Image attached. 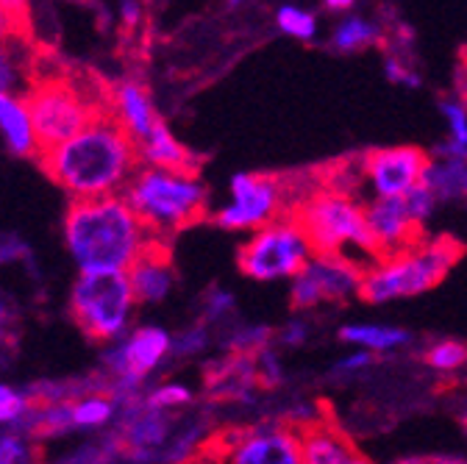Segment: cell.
<instances>
[{
    "label": "cell",
    "mask_w": 467,
    "mask_h": 464,
    "mask_svg": "<svg viewBox=\"0 0 467 464\" xmlns=\"http://www.w3.org/2000/svg\"><path fill=\"white\" fill-rule=\"evenodd\" d=\"M39 164L50 181L70 195V201L123 195L142 167L140 145L109 111L67 142L42 150Z\"/></svg>",
    "instance_id": "obj_1"
},
{
    "label": "cell",
    "mask_w": 467,
    "mask_h": 464,
    "mask_svg": "<svg viewBox=\"0 0 467 464\" xmlns=\"http://www.w3.org/2000/svg\"><path fill=\"white\" fill-rule=\"evenodd\" d=\"M62 231L81 273H129L159 242L123 195L70 201Z\"/></svg>",
    "instance_id": "obj_2"
},
{
    "label": "cell",
    "mask_w": 467,
    "mask_h": 464,
    "mask_svg": "<svg viewBox=\"0 0 467 464\" xmlns=\"http://www.w3.org/2000/svg\"><path fill=\"white\" fill-rule=\"evenodd\" d=\"M123 198L159 242L201 222L209 211V190L198 170L140 167Z\"/></svg>",
    "instance_id": "obj_3"
},
{
    "label": "cell",
    "mask_w": 467,
    "mask_h": 464,
    "mask_svg": "<svg viewBox=\"0 0 467 464\" xmlns=\"http://www.w3.org/2000/svg\"><path fill=\"white\" fill-rule=\"evenodd\" d=\"M462 253L464 248L453 237H423L418 245L400 253L379 256L365 267L362 301L370 306H387L426 295L448 278Z\"/></svg>",
    "instance_id": "obj_4"
},
{
    "label": "cell",
    "mask_w": 467,
    "mask_h": 464,
    "mask_svg": "<svg viewBox=\"0 0 467 464\" xmlns=\"http://www.w3.org/2000/svg\"><path fill=\"white\" fill-rule=\"evenodd\" d=\"M292 214L304 225L315 253L348 256L365 267L379 259L368 225V203L359 198L317 184V190H312Z\"/></svg>",
    "instance_id": "obj_5"
},
{
    "label": "cell",
    "mask_w": 467,
    "mask_h": 464,
    "mask_svg": "<svg viewBox=\"0 0 467 464\" xmlns=\"http://www.w3.org/2000/svg\"><path fill=\"white\" fill-rule=\"evenodd\" d=\"M26 103L39 153L67 142L106 111V95H95L92 89L58 73L39 76L26 92Z\"/></svg>",
    "instance_id": "obj_6"
},
{
    "label": "cell",
    "mask_w": 467,
    "mask_h": 464,
    "mask_svg": "<svg viewBox=\"0 0 467 464\" xmlns=\"http://www.w3.org/2000/svg\"><path fill=\"white\" fill-rule=\"evenodd\" d=\"M137 295L129 273H81L70 289V317L98 345H111L131 331Z\"/></svg>",
    "instance_id": "obj_7"
},
{
    "label": "cell",
    "mask_w": 467,
    "mask_h": 464,
    "mask_svg": "<svg viewBox=\"0 0 467 464\" xmlns=\"http://www.w3.org/2000/svg\"><path fill=\"white\" fill-rule=\"evenodd\" d=\"M315 256L304 225L296 214H284L270 225L248 234L240 245L237 264L240 273L259 284L292 281Z\"/></svg>",
    "instance_id": "obj_8"
},
{
    "label": "cell",
    "mask_w": 467,
    "mask_h": 464,
    "mask_svg": "<svg viewBox=\"0 0 467 464\" xmlns=\"http://www.w3.org/2000/svg\"><path fill=\"white\" fill-rule=\"evenodd\" d=\"M296 203L281 179L265 176V172H237L228 181V201L214 209L212 222L223 231H254L270 225L273 220L292 214Z\"/></svg>",
    "instance_id": "obj_9"
},
{
    "label": "cell",
    "mask_w": 467,
    "mask_h": 464,
    "mask_svg": "<svg viewBox=\"0 0 467 464\" xmlns=\"http://www.w3.org/2000/svg\"><path fill=\"white\" fill-rule=\"evenodd\" d=\"M223 464H304L301 431L278 420L217 428L206 445Z\"/></svg>",
    "instance_id": "obj_10"
},
{
    "label": "cell",
    "mask_w": 467,
    "mask_h": 464,
    "mask_svg": "<svg viewBox=\"0 0 467 464\" xmlns=\"http://www.w3.org/2000/svg\"><path fill=\"white\" fill-rule=\"evenodd\" d=\"M365 264L348 256L315 253L312 262L289 281V306L296 312H315L323 306H348L362 298Z\"/></svg>",
    "instance_id": "obj_11"
},
{
    "label": "cell",
    "mask_w": 467,
    "mask_h": 464,
    "mask_svg": "<svg viewBox=\"0 0 467 464\" xmlns=\"http://www.w3.org/2000/svg\"><path fill=\"white\" fill-rule=\"evenodd\" d=\"M203 400L209 406H225L237 415L254 420H267L270 395L262 392L254 356L220 354L203 365Z\"/></svg>",
    "instance_id": "obj_12"
},
{
    "label": "cell",
    "mask_w": 467,
    "mask_h": 464,
    "mask_svg": "<svg viewBox=\"0 0 467 464\" xmlns=\"http://www.w3.org/2000/svg\"><path fill=\"white\" fill-rule=\"evenodd\" d=\"M429 153L415 145H395L379 148L362 156L365 190L373 195L370 201L381 198H406L415 187L423 184Z\"/></svg>",
    "instance_id": "obj_13"
},
{
    "label": "cell",
    "mask_w": 467,
    "mask_h": 464,
    "mask_svg": "<svg viewBox=\"0 0 467 464\" xmlns=\"http://www.w3.org/2000/svg\"><path fill=\"white\" fill-rule=\"evenodd\" d=\"M106 111L126 129V134L142 145L164 120L159 118V108L153 103V95L148 87L137 78H123L117 81L106 92Z\"/></svg>",
    "instance_id": "obj_14"
},
{
    "label": "cell",
    "mask_w": 467,
    "mask_h": 464,
    "mask_svg": "<svg viewBox=\"0 0 467 464\" xmlns=\"http://www.w3.org/2000/svg\"><path fill=\"white\" fill-rule=\"evenodd\" d=\"M301 448L304 464H373V459L339 420L331 418V412L301 431Z\"/></svg>",
    "instance_id": "obj_15"
},
{
    "label": "cell",
    "mask_w": 467,
    "mask_h": 464,
    "mask_svg": "<svg viewBox=\"0 0 467 464\" xmlns=\"http://www.w3.org/2000/svg\"><path fill=\"white\" fill-rule=\"evenodd\" d=\"M368 225H370L379 256L400 253L406 248L418 245L426 237V231L409 217L403 198L368 201Z\"/></svg>",
    "instance_id": "obj_16"
},
{
    "label": "cell",
    "mask_w": 467,
    "mask_h": 464,
    "mask_svg": "<svg viewBox=\"0 0 467 464\" xmlns=\"http://www.w3.org/2000/svg\"><path fill=\"white\" fill-rule=\"evenodd\" d=\"M337 336L350 351H368L373 356H395L403 354L409 345L415 342L412 331L395 325V323H381V320H354L342 323L337 328Z\"/></svg>",
    "instance_id": "obj_17"
},
{
    "label": "cell",
    "mask_w": 467,
    "mask_h": 464,
    "mask_svg": "<svg viewBox=\"0 0 467 464\" xmlns=\"http://www.w3.org/2000/svg\"><path fill=\"white\" fill-rule=\"evenodd\" d=\"M131 286H134V295L140 304H161L172 295L175 289V264L170 256L167 242H156L131 270H129Z\"/></svg>",
    "instance_id": "obj_18"
},
{
    "label": "cell",
    "mask_w": 467,
    "mask_h": 464,
    "mask_svg": "<svg viewBox=\"0 0 467 464\" xmlns=\"http://www.w3.org/2000/svg\"><path fill=\"white\" fill-rule=\"evenodd\" d=\"M423 184L442 203H467V153L437 148L429 159Z\"/></svg>",
    "instance_id": "obj_19"
},
{
    "label": "cell",
    "mask_w": 467,
    "mask_h": 464,
    "mask_svg": "<svg viewBox=\"0 0 467 464\" xmlns=\"http://www.w3.org/2000/svg\"><path fill=\"white\" fill-rule=\"evenodd\" d=\"M36 78H39L36 53L26 39V34L0 39V92L26 95Z\"/></svg>",
    "instance_id": "obj_20"
},
{
    "label": "cell",
    "mask_w": 467,
    "mask_h": 464,
    "mask_svg": "<svg viewBox=\"0 0 467 464\" xmlns=\"http://www.w3.org/2000/svg\"><path fill=\"white\" fill-rule=\"evenodd\" d=\"M0 137L15 156L39 153V142L34 134V123L28 114L26 95L0 92Z\"/></svg>",
    "instance_id": "obj_21"
},
{
    "label": "cell",
    "mask_w": 467,
    "mask_h": 464,
    "mask_svg": "<svg viewBox=\"0 0 467 464\" xmlns=\"http://www.w3.org/2000/svg\"><path fill=\"white\" fill-rule=\"evenodd\" d=\"M140 161L142 167H159V170H198V159L167 129V123H161L140 145Z\"/></svg>",
    "instance_id": "obj_22"
},
{
    "label": "cell",
    "mask_w": 467,
    "mask_h": 464,
    "mask_svg": "<svg viewBox=\"0 0 467 464\" xmlns=\"http://www.w3.org/2000/svg\"><path fill=\"white\" fill-rule=\"evenodd\" d=\"M273 345H275V328L267 323L237 320L217 334L220 354H231V356H256Z\"/></svg>",
    "instance_id": "obj_23"
},
{
    "label": "cell",
    "mask_w": 467,
    "mask_h": 464,
    "mask_svg": "<svg viewBox=\"0 0 467 464\" xmlns=\"http://www.w3.org/2000/svg\"><path fill=\"white\" fill-rule=\"evenodd\" d=\"M70 412H73L76 431H100V428H114L120 406L109 395H87L70 403Z\"/></svg>",
    "instance_id": "obj_24"
},
{
    "label": "cell",
    "mask_w": 467,
    "mask_h": 464,
    "mask_svg": "<svg viewBox=\"0 0 467 464\" xmlns=\"http://www.w3.org/2000/svg\"><path fill=\"white\" fill-rule=\"evenodd\" d=\"M384 39V31L379 23L362 17V15H350L345 20L337 23L334 34H331V45L342 53H354V50H365L373 47Z\"/></svg>",
    "instance_id": "obj_25"
},
{
    "label": "cell",
    "mask_w": 467,
    "mask_h": 464,
    "mask_svg": "<svg viewBox=\"0 0 467 464\" xmlns=\"http://www.w3.org/2000/svg\"><path fill=\"white\" fill-rule=\"evenodd\" d=\"M420 359L426 370L437 376H459L462 370H467V342L448 339V336L431 339L420 351Z\"/></svg>",
    "instance_id": "obj_26"
},
{
    "label": "cell",
    "mask_w": 467,
    "mask_h": 464,
    "mask_svg": "<svg viewBox=\"0 0 467 464\" xmlns=\"http://www.w3.org/2000/svg\"><path fill=\"white\" fill-rule=\"evenodd\" d=\"M198 320L206 323L214 336L220 331H225L231 323L240 320V309H237V295L228 293L225 286H209L201 295V306H198Z\"/></svg>",
    "instance_id": "obj_27"
},
{
    "label": "cell",
    "mask_w": 467,
    "mask_h": 464,
    "mask_svg": "<svg viewBox=\"0 0 467 464\" xmlns=\"http://www.w3.org/2000/svg\"><path fill=\"white\" fill-rule=\"evenodd\" d=\"M145 403L161 412H187L201 403V395L184 381H159L145 389Z\"/></svg>",
    "instance_id": "obj_28"
},
{
    "label": "cell",
    "mask_w": 467,
    "mask_h": 464,
    "mask_svg": "<svg viewBox=\"0 0 467 464\" xmlns=\"http://www.w3.org/2000/svg\"><path fill=\"white\" fill-rule=\"evenodd\" d=\"M379 365L381 356H373L368 351H350L328 367V381L337 387H354L357 381L370 378L379 370Z\"/></svg>",
    "instance_id": "obj_29"
},
{
    "label": "cell",
    "mask_w": 467,
    "mask_h": 464,
    "mask_svg": "<svg viewBox=\"0 0 467 464\" xmlns=\"http://www.w3.org/2000/svg\"><path fill=\"white\" fill-rule=\"evenodd\" d=\"M212 345H217L214 331L195 317L190 325H184L182 331L172 334V362L198 359V356H203L209 351Z\"/></svg>",
    "instance_id": "obj_30"
},
{
    "label": "cell",
    "mask_w": 467,
    "mask_h": 464,
    "mask_svg": "<svg viewBox=\"0 0 467 464\" xmlns=\"http://www.w3.org/2000/svg\"><path fill=\"white\" fill-rule=\"evenodd\" d=\"M256 362V376H259V387L265 395H281L289 384V370H286V359L281 347H265L262 354L254 356Z\"/></svg>",
    "instance_id": "obj_31"
},
{
    "label": "cell",
    "mask_w": 467,
    "mask_h": 464,
    "mask_svg": "<svg viewBox=\"0 0 467 464\" xmlns=\"http://www.w3.org/2000/svg\"><path fill=\"white\" fill-rule=\"evenodd\" d=\"M440 114L448 126V139L440 148L453 153H467V103L459 98H445L440 100Z\"/></svg>",
    "instance_id": "obj_32"
},
{
    "label": "cell",
    "mask_w": 467,
    "mask_h": 464,
    "mask_svg": "<svg viewBox=\"0 0 467 464\" xmlns=\"http://www.w3.org/2000/svg\"><path fill=\"white\" fill-rule=\"evenodd\" d=\"M275 26L281 34L292 36V39H315L317 36V17L309 12V9H301L296 4H284L278 12H275Z\"/></svg>",
    "instance_id": "obj_33"
},
{
    "label": "cell",
    "mask_w": 467,
    "mask_h": 464,
    "mask_svg": "<svg viewBox=\"0 0 467 464\" xmlns=\"http://www.w3.org/2000/svg\"><path fill=\"white\" fill-rule=\"evenodd\" d=\"M312 336H315V323L304 312H296L284 325L275 328V347H281V351H301V347L309 345Z\"/></svg>",
    "instance_id": "obj_34"
},
{
    "label": "cell",
    "mask_w": 467,
    "mask_h": 464,
    "mask_svg": "<svg viewBox=\"0 0 467 464\" xmlns=\"http://www.w3.org/2000/svg\"><path fill=\"white\" fill-rule=\"evenodd\" d=\"M36 442L15 428L0 431V464H34Z\"/></svg>",
    "instance_id": "obj_35"
},
{
    "label": "cell",
    "mask_w": 467,
    "mask_h": 464,
    "mask_svg": "<svg viewBox=\"0 0 467 464\" xmlns=\"http://www.w3.org/2000/svg\"><path fill=\"white\" fill-rule=\"evenodd\" d=\"M31 409L26 389H15L9 384H0V431L15 428Z\"/></svg>",
    "instance_id": "obj_36"
},
{
    "label": "cell",
    "mask_w": 467,
    "mask_h": 464,
    "mask_svg": "<svg viewBox=\"0 0 467 464\" xmlns=\"http://www.w3.org/2000/svg\"><path fill=\"white\" fill-rule=\"evenodd\" d=\"M403 203H406V211H409V217H412L423 231H426V225L434 220V214H437V209H440V201H437V195L426 187V184H420V187H415L412 192H409L406 198H403Z\"/></svg>",
    "instance_id": "obj_37"
},
{
    "label": "cell",
    "mask_w": 467,
    "mask_h": 464,
    "mask_svg": "<svg viewBox=\"0 0 467 464\" xmlns=\"http://www.w3.org/2000/svg\"><path fill=\"white\" fill-rule=\"evenodd\" d=\"M384 76L395 87H403V89H420V84H423L420 73L412 65H409V59H403V56H395V53H387V59H384Z\"/></svg>",
    "instance_id": "obj_38"
},
{
    "label": "cell",
    "mask_w": 467,
    "mask_h": 464,
    "mask_svg": "<svg viewBox=\"0 0 467 464\" xmlns=\"http://www.w3.org/2000/svg\"><path fill=\"white\" fill-rule=\"evenodd\" d=\"M31 259L28 245L15 234H0V264H15Z\"/></svg>",
    "instance_id": "obj_39"
},
{
    "label": "cell",
    "mask_w": 467,
    "mask_h": 464,
    "mask_svg": "<svg viewBox=\"0 0 467 464\" xmlns=\"http://www.w3.org/2000/svg\"><path fill=\"white\" fill-rule=\"evenodd\" d=\"M117 20L126 31L140 28V23L145 20V4L142 0H117Z\"/></svg>",
    "instance_id": "obj_40"
},
{
    "label": "cell",
    "mask_w": 467,
    "mask_h": 464,
    "mask_svg": "<svg viewBox=\"0 0 467 464\" xmlns=\"http://www.w3.org/2000/svg\"><path fill=\"white\" fill-rule=\"evenodd\" d=\"M28 28L26 20L15 17L6 6H0V39H12V36H23Z\"/></svg>",
    "instance_id": "obj_41"
},
{
    "label": "cell",
    "mask_w": 467,
    "mask_h": 464,
    "mask_svg": "<svg viewBox=\"0 0 467 464\" xmlns=\"http://www.w3.org/2000/svg\"><path fill=\"white\" fill-rule=\"evenodd\" d=\"M15 306L12 301L6 298V293H0V345H4L12 334V325H15Z\"/></svg>",
    "instance_id": "obj_42"
},
{
    "label": "cell",
    "mask_w": 467,
    "mask_h": 464,
    "mask_svg": "<svg viewBox=\"0 0 467 464\" xmlns=\"http://www.w3.org/2000/svg\"><path fill=\"white\" fill-rule=\"evenodd\" d=\"M0 6H6L15 17L20 20H28V12H31V0H0Z\"/></svg>",
    "instance_id": "obj_43"
},
{
    "label": "cell",
    "mask_w": 467,
    "mask_h": 464,
    "mask_svg": "<svg viewBox=\"0 0 467 464\" xmlns=\"http://www.w3.org/2000/svg\"><path fill=\"white\" fill-rule=\"evenodd\" d=\"M387 464H437V456H418V453L415 456H398Z\"/></svg>",
    "instance_id": "obj_44"
},
{
    "label": "cell",
    "mask_w": 467,
    "mask_h": 464,
    "mask_svg": "<svg viewBox=\"0 0 467 464\" xmlns=\"http://www.w3.org/2000/svg\"><path fill=\"white\" fill-rule=\"evenodd\" d=\"M326 4V9H331V12H348L350 6L357 4V0H323Z\"/></svg>",
    "instance_id": "obj_45"
},
{
    "label": "cell",
    "mask_w": 467,
    "mask_h": 464,
    "mask_svg": "<svg viewBox=\"0 0 467 464\" xmlns=\"http://www.w3.org/2000/svg\"><path fill=\"white\" fill-rule=\"evenodd\" d=\"M190 464H223V461H220V456H217L214 450H209V448H206V450H203L198 459H192Z\"/></svg>",
    "instance_id": "obj_46"
},
{
    "label": "cell",
    "mask_w": 467,
    "mask_h": 464,
    "mask_svg": "<svg viewBox=\"0 0 467 464\" xmlns=\"http://www.w3.org/2000/svg\"><path fill=\"white\" fill-rule=\"evenodd\" d=\"M437 464H467V459H459V456H437Z\"/></svg>",
    "instance_id": "obj_47"
},
{
    "label": "cell",
    "mask_w": 467,
    "mask_h": 464,
    "mask_svg": "<svg viewBox=\"0 0 467 464\" xmlns=\"http://www.w3.org/2000/svg\"><path fill=\"white\" fill-rule=\"evenodd\" d=\"M459 423H462V428L467 431V403H464V409L459 412Z\"/></svg>",
    "instance_id": "obj_48"
},
{
    "label": "cell",
    "mask_w": 467,
    "mask_h": 464,
    "mask_svg": "<svg viewBox=\"0 0 467 464\" xmlns=\"http://www.w3.org/2000/svg\"><path fill=\"white\" fill-rule=\"evenodd\" d=\"M225 4H228L231 9H237V6H243V4H245V0H225Z\"/></svg>",
    "instance_id": "obj_49"
}]
</instances>
